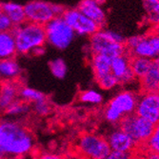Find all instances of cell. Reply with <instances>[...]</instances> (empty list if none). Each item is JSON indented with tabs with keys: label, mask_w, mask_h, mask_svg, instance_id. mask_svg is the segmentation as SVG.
I'll return each instance as SVG.
<instances>
[{
	"label": "cell",
	"mask_w": 159,
	"mask_h": 159,
	"mask_svg": "<svg viewBox=\"0 0 159 159\" xmlns=\"http://www.w3.org/2000/svg\"><path fill=\"white\" fill-rule=\"evenodd\" d=\"M34 149L30 129L11 119H0V159H21Z\"/></svg>",
	"instance_id": "cell-1"
},
{
	"label": "cell",
	"mask_w": 159,
	"mask_h": 159,
	"mask_svg": "<svg viewBox=\"0 0 159 159\" xmlns=\"http://www.w3.org/2000/svg\"><path fill=\"white\" fill-rule=\"evenodd\" d=\"M11 32L16 40V52L19 54L33 52L36 48L44 47L47 42L43 25L26 21L21 25L13 26Z\"/></svg>",
	"instance_id": "cell-2"
},
{
	"label": "cell",
	"mask_w": 159,
	"mask_h": 159,
	"mask_svg": "<svg viewBox=\"0 0 159 159\" xmlns=\"http://www.w3.org/2000/svg\"><path fill=\"white\" fill-rule=\"evenodd\" d=\"M44 27L47 42L57 50H65L70 47L76 34L62 16L53 17Z\"/></svg>",
	"instance_id": "cell-3"
},
{
	"label": "cell",
	"mask_w": 159,
	"mask_h": 159,
	"mask_svg": "<svg viewBox=\"0 0 159 159\" xmlns=\"http://www.w3.org/2000/svg\"><path fill=\"white\" fill-rule=\"evenodd\" d=\"M138 97L132 92L125 91L115 95L107 105L105 118L111 123H119L126 115L134 113Z\"/></svg>",
	"instance_id": "cell-4"
},
{
	"label": "cell",
	"mask_w": 159,
	"mask_h": 159,
	"mask_svg": "<svg viewBox=\"0 0 159 159\" xmlns=\"http://www.w3.org/2000/svg\"><path fill=\"white\" fill-rule=\"evenodd\" d=\"M119 123L120 129L131 136L136 144L146 143L154 129L153 123L139 116L135 112L126 115Z\"/></svg>",
	"instance_id": "cell-5"
},
{
	"label": "cell",
	"mask_w": 159,
	"mask_h": 159,
	"mask_svg": "<svg viewBox=\"0 0 159 159\" xmlns=\"http://www.w3.org/2000/svg\"><path fill=\"white\" fill-rule=\"evenodd\" d=\"M77 150L84 159H104L111 148L107 139L94 134H85L78 141Z\"/></svg>",
	"instance_id": "cell-6"
},
{
	"label": "cell",
	"mask_w": 159,
	"mask_h": 159,
	"mask_svg": "<svg viewBox=\"0 0 159 159\" xmlns=\"http://www.w3.org/2000/svg\"><path fill=\"white\" fill-rule=\"evenodd\" d=\"M62 17L66 23L71 27L75 33L79 35L91 36L101 29L99 25L84 16L77 8L66 9L62 14Z\"/></svg>",
	"instance_id": "cell-7"
},
{
	"label": "cell",
	"mask_w": 159,
	"mask_h": 159,
	"mask_svg": "<svg viewBox=\"0 0 159 159\" xmlns=\"http://www.w3.org/2000/svg\"><path fill=\"white\" fill-rule=\"evenodd\" d=\"M24 7L26 20L32 23L45 26L50 20L55 17L51 3L42 0H33Z\"/></svg>",
	"instance_id": "cell-8"
},
{
	"label": "cell",
	"mask_w": 159,
	"mask_h": 159,
	"mask_svg": "<svg viewBox=\"0 0 159 159\" xmlns=\"http://www.w3.org/2000/svg\"><path fill=\"white\" fill-rule=\"evenodd\" d=\"M134 112L150 122L156 124L159 121V92L144 93L138 98Z\"/></svg>",
	"instance_id": "cell-9"
},
{
	"label": "cell",
	"mask_w": 159,
	"mask_h": 159,
	"mask_svg": "<svg viewBox=\"0 0 159 159\" xmlns=\"http://www.w3.org/2000/svg\"><path fill=\"white\" fill-rule=\"evenodd\" d=\"M111 71L116 77L118 84H129L135 78L131 69V56L129 52L119 55L111 59Z\"/></svg>",
	"instance_id": "cell-10"
},
{
	"label": "cell",
	"mask_w": 159,
	"mask_h": 159,
	"mask_svg": "<svg viewBox=\"0 0 159 159\" xmlns=\"http://www.w3.org/2000/svg\"><path fill=\"white\" fill-rule=\"evenodd\" d=\"M77 9L97 25L102 28L106 23V12L103 10L100 0H82Z\"/></svg>",
	"instance_id": "cell-11"
},
{
	"label": "cell",
	"mask_w": 159,
	"mask_h": 159,
	"mask_svg": "<svg viewBox=\"0 0 159 159\" xmlns=\"http://www.w3.org/2000/svg\"><path fill=\"white\" fill-rule=\"evenodd\" d=\"M107 141L111 150L116 152H131L136 145L134 140L121 129L111 132L108 136Z\"/></svg>",
	"instance_id": "cell-12"
},
{
	"label": "cell",
	"mask_w": 159,
	"mask_h": 159,
	"mask_svg": "<svg viewBox=\"0 0 159 159\" xmlns=\"http://www.w3.org/2000/svg\"><path fill=\"white\" fill-rule=\"evenodd\" d=\"M141 88L144 93L159 92V59L152 60L150 69L142 78H140Z\"/></svg>",
	"instance_id": "cell-13"
},
{
	"label": "cell",
	"mask_w": 159,
	"mask_h": 159,
	"mask_svg": "<svg viewBox=\"0 0 159 159\" xmlns=\"http://www.w3.org/2000/svg\"><path fill=\"white\" fill-rule=\"evenodd\" d=\"M20 88L16 81H5L0 88V110L5 111L12 102L17 100Z\"/></svg>",
	"instance_id": "cell-14"
},
{
	"label": "cell",
	"mask_w": 159,
	"mask_h": 159,
	"mask_svg": "<svg viewBox=\"0 0 159 159\" xmlns=\"http://www.w3.org/2000/svg\"><path fill=\"white\" fill-rule=\"evenodd\" d=\"M20 74V65L14 57L0 59V81H16Z\"/></svg>",
	"instance_id": "cell-15"
},
{
	"label": "cell",
	"mask_w": 159,
	"mask_h": 159,
	"mask_svg": "<svg viewBox=\"0 0 159 159\" xmlns=\"http://www.w3.org/2000/svg\"><path fill=\"white\" fill-rule=\"evenodd\" d=\"M0 10L3 11L7 16L11 19L13 26H18L26 22V16L24 7L20 4L13 3V2H7L0 4Z\"/></svg>",
	"instance_id": "cell-16"
},
{
	"label": "cell",
	"mask_w": 159,
	"mask_h": 159,
	"mask_svg": "<svg viewBox=\"0 0 159 159\" xmlns=\"http://www.w3.org/2000/svg\"><path fill=\"white\" fill-rule=\"evenodd\" d=\"M17 53L16 40L11 31L0 33V59L11 58Z\"/></svg>",
	"instance_id": "cell-17"
},
{
	"label": "cell",
	"mask_w": 159,
	"mask_h": 159,
	"mask_svg": "<svg viewBox=\"0 0 159 159\" xmlns=\"http://www.w3.org/2000/svg\"><path fill=\"white\" fill-rule=\"evenodd\" d=\"M111 58L104 54H93L92 56V68L94 74V77L98 78L111 73Z\"/></svg>",
	"instance_id": "cell-18"
},
{
	"label": "cell",
	"mask_w": 159,
	"mask_h": 159,
	"mask_svg": "<svg viewBox=\"0 0 159 159\" xmlns=\"http://www.w3.org/2000/svg\"><path fill=\"white\" fill-rule=\"evenodd\" d=\"M129 53H132L133 56H139V57H145L149 59H155L156 58V52L152 45L151 41L149 40L148 36H142L140 42L132 50L129 51Z\"/></svg>",
	"instance_id": "cell-19"
},
{
	"label": "cell",
	"mask_w": 159,
	"mask_h": 159,
	"mask_svg": "<svg viewBox=\"0 0 159 159\" xmlns=\"http://www.w3.org/2000/svg\"><path fill=\"white\" fill-rule=\"evenodd\" d=\"M147 22L152 27L159 23V0H142Z\"/></svg>",
	"instance_id": "cell-20"
},
{
	"label": "cell",
	"mask_w": 159,
	"mask_h": 159,
	"mask_svg": "<svg viewBox=\"0 0 159 159\" xmlns=\"http://www.w3.org/2000/svg\"><path fill=\"white\" fill-rule=\"evenodd\" d=\"M152 64V59L145 58V57L133 56L131 57V69L135 77L142 78L150 69Z\"/></svg>",
	"instance_id": "cell-21"
},
{
	"label": "cell",
	"mask_w": 159,
	"mask_h": 159,
	"mask_svg": "<svg viewBox=\"0 0 159 159\" xmlns=\"http://www.w3.org/2000/svg\"><path fill=\"white\" fill-rule=\"evenodd\" d=\"M29 110H30V106L28 102H25L23 100H16L4 111L10 116H19V115L26 114Z\"/></svg>",
	"instance_id": "cell-22"
},
{
	"label": "cell",
	"mask_w": 159,
	"mask_h": 159,
	"mask_svg": "<svg viewBox=\"0 0 159 159\" xmlns=\"http://www.w3.org/2000/svg\"><path fill=\"white\" fill-rule=\"evenodd\" d=\"M19 96L25 102H33V103L45 98L44 93H41L40 91L33 88H28V87L21 88L19 90Z\"/></svg>",
	"instance_id": "cell-23"
},
{
	"label": "cell",
	"mask_w": 159,
	"mask_h": 159,
	"mask_svg": "<svg viewBox=\"0 0 159 159\" xmlns=\"http://www.w3.org/2000/svg\"><path fill=\"white\" fill-rule=\"evenodd\" d=\"M79 99L81 102L86 104L98 105L103 101V96L95 90H87L81 93Z\"/></svg>",
	"instance_id": "cell-24"
},
{
	"label": "cell",
	"mask_w": 159,
	"mask_h": 159,
	"mask_svg": "<svg viewBox=\"0 0 159 159\" xmlns=\"http://www.w3.org/2000/svg\"><path fill=\"white\" fill-rule=\"evenodd\" d=\"M50 69L54 77L58 79H63L67 74V65L62 58H56L51 61Z\"/></svg>",
	"instance_id": "cell-25"
},
{
	"label": "cell",
	"mask_w": 159,
	"mask_h": 159,
	"mask_svg": "<svg viewBox=\"0 0 159 159\" xmlns=\"http://www.w3.org/2000/svg\"><path fill=\"white\" fill-rule=\"evenodd\" d=\"M95 80H96L97 84L100 86V88L103 90H111L118 84L116 77L111 74V71L103 76L95 78Z\"/></svg>",
	"instance_id": "cell-26"
},
{
	"label": "cell",
	"mask_w": 159,
	"mask_h": 159,
	"mask_svg": "<svg viewBox=\"0 0 159 159\" xmlns=\"http://www.w3.org/2000/svg\"><path fill=\"white\" fill-rule=\"evenodd\" d=\"M150 151L159 153V121L154 124V129L152 136L147 141Z\"/></svg>",
	"instance_id": "cell-27"
},
{
	"label": "cell",
	"mask_w": 159,
	"mask_h": 159,
	"mask_svg": "<svg viewBox=\"0 0 159 159\" xmlns=\"http://www.w3.org/2000/svg\"><path fill=\"white\" fill-rule=\"evenodd\" d=\"M34 110L38 115L44 116V115H47L50 112L51 107L48 103V101L46 100V98H43L34 103Z\"/></svg>",
	"instance_id": "cell-28"
},
{
	"label": "cell",
	"mask_w": 159,
	"mask_h": 159,
	"mask_svg": "<svg viewBox=\"0 0 159 159\" xmlns=\"http://www.w3.org/2000/svg\"><path fill=\"white\" fill-rule=\"evenodd\" d=\"M13 24L11 19L7 16V14L0 10V33L1 32H10L12 30Z\"/></svg>",
	"instance_id": "cell-29"
},
{
	"label": "cell",
	"mask_w": 159,
	"mask_h": 159,
	"mask_svg": "<svg viewBox=\"0 0 159 159\" xmlns=\"http://www.w3.org/2000/svg\"><path fill=\"white\" fill-rule=\"evenodd\" d=\"M104 159H132L131 152L111 151V152Z\"/></svg>",
	"instance_id": "cell-30"
},
{
	"label": "cell",
	"mask_w": 159,
	"mask_h": 159,
	"mask_svg": "<svg viewBox=\"0 0 159 159\" xmlns=\"http://www.w3.org/2000/svg\"><path fill=\"white\" fill-rule=\"evenodd\" d=\"M147 36H148L149 40L151 41L152 45L156 52V55H157L156 58H159V35H157L153 33H151Z\"/></svg>",
	"instance_id": "cell-31"
},
{
	"label": "cell",
	"mask_w": 159,
	"mask_h": 159,
	"mask_svg": "<svg viewBox=\"0 0 159 159\" xmlns=\"http://www.w3.org/2000/svg\"><path fill=\"white\" fill-rule=\"evenodd\" d=\"M141 38H142V35H134L132 37H129V39H127L126 42H125V45L127 46L128 50L129 51V50L134 49L140 42Z\"/></svg>",
	"instance_id": "cell-32"
},
{
	"label": "cell",
	"mask_w": 159,
	"mask_h": 159,
	"mask_svg": "<svg viewBox=\"0 0 159 159\" xmlns=\"http://www.w3.org/2000/svg\"><path fill=\"white\" fill-rule=\"evenodd\" d=\"M35 159H65L59 154L56 153H51V152H43L36 156Z\"/></svg>",
	"instance_id": "cell-33"
},
{
	"label": "cell",
	"mask_w": 159,
	"mask_h": 159,
	"mask_svg": "<svg viewBox=\"0 0 159 159\" xmlns=\"http://www.w3.org/2000/svg\"><path fill=\"white\" fill-rule=\"evenodd\" d=\"M52 11L55 16H62L63 12L65 11V8L61 5H57V4H52Z\"/></svg>",
	"instance_id": "cell-34"
},
{
	"label": "cell",
	"mask_w": 159,
	"mask_h": 159,
	"mask_svg": "<svg viewBox=\"0 0 159 159\" xmlns=\"http://www.w3.org/2000/svg\"><path fill=\"white\" fill-rule=\"evenodd\" d=\"M145 159H159V153L151 151V152L146 155Z\"/></svg>",
	"instance_id": "cell-35"
},
{
	"label": "cell",
	"mask_w": 159,
	"mask_h": 159,
	"mask_svg": "<svg viewBox=\"0 0 159 159\" xmlns=\"http://www.w3.org/2000/svg\"><path fill=\"white\" fill-rule=\"evenodd\" d=\"M44 52H45L44 47H39V48H36L32 53L36 54V55H42V54H44Z\"/></svg>",
	"instance_id": "cell-36"
},
{
	"label": "cell",
	"mask_w": 159,
	"mask_h": 159,
	"mask_svg": "<svg viewBox=\"0 0 159 159\" xmlns=\"http://www.w3.org/2000/svg\"><path fill=\"white\" fill-rule=\"evenodd\" d=\"M152 33H153V34L159 35V23H158L157 25L153 26V28H152Z\"/></svg>",
	"instance_id": "cell-37"
}]
</instances>
